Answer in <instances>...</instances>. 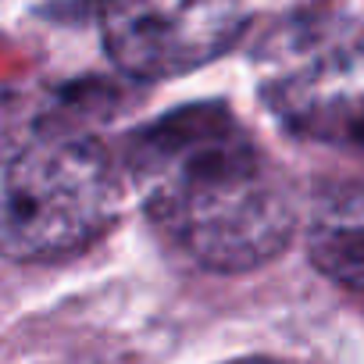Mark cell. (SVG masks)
Listing matches in <instances>:
<instances>
[{
  "mask_svg": "<svg viewBox=\"0 0 364 364\" xmlns=\"http://www.w3.org/2000/svg\"><path fill=\"white\" fill-rule=\"evenodd\" d=\"M122 186L104 146L33 125L0 139V254L47 261L90 247L118 215Z\"/></svg>",
  "mask_w": 364,
  "mask_h": 364,
  "instance_id": "7a4b0ae2",
  "label": "cell"
},
{
  "mask_svg": "<svg viewBox=\"0 0 364 364\" xmlns=\"http://www.w3.org/2000/svg\"><path fill=\"white\" fill-rule=\"evenodd\" d=\"M243 26L236 4H114L100 15L114 65L136 79L186 75L229 50Z\"/></svg>",
  "mask_w": 364,
  "mask_h": 364,
  "instance_id": "3957f363",
  "label": "cell"
},
{
  "mask_svg": "<svg viewBox=\"0 0 364 364\" xmlns=\"http://www.w3.org/2000/svg\"><path fill=\"white\" fill-rule=\"evenodd\" d=\"M240 364H272V360H240Z\"/></svg>",
  "mask_w": 364,
  "mask_h": 364,
  "instance_id": "5b68a950",
  "label": "cell"
},
{
  "mask_svg": "<svg viewBox=\"0 0 364 364\" xmlns=\"http://www.w3.org/2000/svg\"><path fill=\"white\" fill-rule=\"evenodd\" d=\"M129 171L146 218L200 268H257L296 229L286 171L218 104L178 107L139 129Z\"/></svg>",
  "mask_w": 364,
  "mask_h": 364,
  "instance_id": "6da1fadb",
  "label": "cell"
},
{
  "mask_svg": "<svg viewBox=\"0 0 364 364\" xmlns=\"http://www.w3.org/2000/svg\"><path fill=\"white\" fill-rule=\"evenodd\" d=\"M311 254L318 268L339 279L346 289L360 282V193L346 186V193L332 190L321 197L311 218Z\"/></svg>",
  "mask_w": 364,
  "mask_h": 364,
  "instance_id": "277c9868",
  "label": "cell"
}]
</instances>
